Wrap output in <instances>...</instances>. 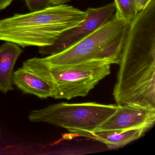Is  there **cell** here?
I'll return each instance as SVG.
<instances>
[{
  "label": "cell",
  "instance_id": "obj_7",
  "mask_svg": "<svg viewBox=\"0 0 155 155\" xmlns=\"http://www.w3.org/2000/svg\"><path fill=\"white\" fill-rule=\"evenodd\" d=\"M155 121V109L134 105L118 106L115 112L95 132L139 128L149 129Z\"/></svg>",
  "mask_w": 155,
  "mask_h": 155
},
{
  "label": "cell",
  "instance_id": "obj_8",
  "mask_svg": "<svg viewBox=\"0 0 155 155\" xmlns=\"http://www.w3.org/2000/svg\"><path fill=\"white\" fill-rule=\"evenodd\" d=\"M12 82L23 92L40 98L53 97L54 87L42 78L21 67L13 72Z\"/></svg>",
  "mask_w": 155,
  "mask_h": 155
},
{
  "label": "cell",
  "instance_id": "obj_6",
  "mask_svg": "<svg viewBox=\"0 0 155 155\" xmlns=\"http://www.w3.org/2000/svg\"><path fill=\"white\" fill-rule=\"evenodd\" d=\"M85 19L75 28L62 33L50 46L39 47V52L42 56L54 55L80 41L108 21L116 11L114 2L98 8H88Z\"/></svg>",
  "mask_w": 155,
  "mask_h": 155
},
{
  "label": "cell",
  "instance_id": "obj_11",
  "mask_svg": "<svg viewBox=\"0 0 155 155\" xmlns=\"http://www.w3.org/2000/svg\"><path fill=\"white\" fill-rule=\"evenodd\" d=\"M113 2L116 8L115 14L128 22L130 23L138 13L135 0H114Z\"/></svg>",
  "mask_w": 155,
  "mask_h": 155
},
{
  "label": "cell",
  "instance_id": "obj_4",
  "mask_svg": "<svg viewBox=\"0 0 155 155\" xmlns=\"http://www.w3.org/2000/svg\"><path fill=\"white\" fill-rule=\"evenodd\" d=\"M130 23L114 14L107 23L80 41L44 59L55 65L91 60L119 64Z\"/></svg>",
  "mask_w": 155,
  "mask_h": 155
},
{
  "label": "cell",
  "instance_id": "obj_10",
  "mask_svg": "<svg viewBox=\"0 0 155 155\" xmlns=\"http://www.w3.org/2000/svg\"><path fill=\"white\" fill-rule=\"evenodd\" d=\"M148 130L147 129L139 128L126 130L97 131L90 133L87 137L104 143L109 148L115 149L138 139Z\"/></svg>",
  "mask_w": 155,
  "mask_h": 155
},
{
  "label": "cell",
  "instance_id": "obj_13",
  "mask_svg": "<svg viewBox=\"0 0 155 155\" xmlns=\"http://www.w3.org/2000/svg\"><path fill=\"white\" fill-rule=\"evenodd\" d=\"M151 0H135L137 10L139 12L144 10Z\"/></svg>",
  "mask_w": 155,
  "mask_h": 155
},
{
  "label": "cell",
  "instance_id": "obj_14",
  "mask_svg": "<svg viewBox=\"0 0 155 155\" xmlns=\"http://www.w3.org/2000/svg\"><path fill=\"white\" fill-rule=\"evenodd\" d=\"M14 0H0V11L8 7Z\"/></svg>",
  "mask_w": 155,
  "mask_h": 155
},
{
  "label": "cell",
  "instance_id": "obj_2",
  "mask_svg": "<svg viewBox=\"0 0 155 155\" xmlns=\"http://www.w3.org/2000/svg\"><path fill=\"white\" fill-rule=\"evenodd\" d=\"M86 11L71 6H51L26 14H15L0 20V41L22 48L52 45L64 31L84 20Z\"/></svg>",
  "mask_w": 155,
  "mask_h": 155
},
{
  "label": "cell",
  "instance_id": "obj_5",
  "mask_svg": "<svg viewBox=\"0 0 155 155\" xmlns=\"http://www.w3.org/2000/svg\"><path fill=\"white\" fill-rule=\"evenodd\" d=\"M117 107V105L96 102H61L32 110L28 117L32 122L49 123L67 129L79 136L87 137L95 132Z\"/></svg>",
  "mask_w": 155,
  "mask_h": 155
},
{
  "label": "cell",
  "instance_id": "obj_12",
  "mask_svg": "<svg viewBox=\"0 0 155 155\" xmlns=\"http://www.w3.org/2000/svg\"><path fill=\"white\" fill-rule=\"evenodd\" d=\"M30 12L45 9L52 6L51 0H25Z\"/></svg>",
  "mask_w": 155,
  "mask_h": 155
},
{
  "label": "cell",
  "instance_id": "obj_1",
  "mask_svg": "<svg viewBox=\"0 0 155 155\" xmlns=\"http://www.w3.org/2000/svg\"><path fill=\"white\" fill-rule=\"evenodd\" d=\"M113 96L117 106L155 109V33L136 27L127 34Z\"/></svg>",
  "mask_w": 155,
  "mask_h": 155
},
{
  "label": "cell",
  "instance_id": "obj_15",
  "mask_svg": "<svg viewBox=\"0 0 155 155\" xmlns=\"http://www.w3.org/2000/svg\"><path fill=\"white\" fill-rule=\"evenodd\" d=\"M71 0H51L52 6L63 5L70 2Z\"/></svg>",
  "mask_w": 155,
  "mask_h": 155
},
{
  "label": "cell",
  "instance_id": "obj_9",
  "mask_svg": "<svg viewBox=\"0 0 155 155\" xmlns=\"http://www.w3.org/2000/svg\"><path fill=\"white\" fill-rule=\"evenodd\" d=\"M23 50L19 46L6 41L0 46V91L4 93L13 90V70Z\"/></svg>",
  "mask_w": 155,
  "mask_h": 155
},
{
  "label": "cell",
  "instance_id": "obj_3",
  "mask_svg": "<svg viewBox=\"0 0 155 155\" xmlns=\"http://www.w3.org/2000/svg\"><path fill=\"white\" fill-rule=\"evenodd\" d=\"M110 63L91 60L68 65H55L44 58L23 62L22 68L35 73L55 89L53 98L70 100L86 97L100 81L110 73Z\"/></svg>",
  "mask_w": 155,
  "mask_h": 155
}]
</instances>
